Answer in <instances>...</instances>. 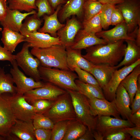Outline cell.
I'll use <instances>...</instances> for the list:
<instances>
[{
    "instance_id": "43",
    "label": "cell",
    "mask_w": 140,
    "mask_h": 140,
    "mask_svg": "<svg viewBox=\"0 0 140 140\" xmlns=\"http://www.w3.org/2000/svg\"><path fill=\"white\" fill-rule=\"evenodd\" d=\"M34 135L37 140H50L51 136V129L44 128L35 129Z\"/></svg>"
},
{
    "instance_id": "44",
    "label": "cell",
    "mask_w": 140,
    "mask_h": 140,
    "mask_svg": "<svg viewBox=\"0 0 140 140\" xmlns=\"http://www.w3.org/2000/svg\"><path fill=\"white\" fill-rule=\"evenodd\" d=\"M124 22V19L121 11L115 6L111 15L110 25L116 26Z\"/></svg>"
},
{
    "instance_id": "16",
    "label": "cell",
    "mask_w": 140,
    "mask_h": 140,
    "mask_svg": "<svg viewBox=\"0 0 140 140\" xmlns=\"http://www.w3.org/2000/svg\"><path fill=\"white\" fill-rule=\"evenodd\" d=\"M25 42L30 47L43 48L56 45L61 44L58 37H54L47 33L37 31L24 35Z\"/></svg>"
},
{
    "instance_id": "34",
    "label": "cell",
    "mask_w": 140,
    "mask_h": 140,
    "mask_svg": "<svg viewBox=\"0 0 140 140\" xmlns=\"http://www.w3.org/2000/svg\"><path fill=\"white\" fill-rule=\"evenodd\" d=\"M36 0H8V8L10 9L16 10L27 12L34 10H37L35 4Z\"/></svg>"
},
{
    "instance_id": "45",
    "label": "cell",
    "mask_w": 140,
    "mask_h": 140,
    "mask_svg": "<svg viewBox=\"0 0 140 140\" xmlns=\"http://www.w3.org/2000/svg\"><path fill=\"white\" fill-rule=\"evenodd\" d=\"M132 114L140 109V78L138 81V88L131 104Z\"/></svg>"
},
{
    "instance_id": "1",
    "label": "cell",
    "mask_w": 140,
    "mask_h": 140,
    "mask_svg": "<svg viewBox=\"0 0 140 140\" xmlns=\"http://www.w3.org/2000/svg\"><path fill=\"white\" fill-rule=\"evenodd\" d=\"M124 40L95 45L86 48L83 57L94 65L108 64L117 65L124 56L127 45Z\"/></svg>"
},
{
    "instance_id": "46",
    "label": "cell",
    "mask_w": 140,
    "mask_h": 140,
    "mask_svg": "<svg viewBox=\"0 0 140 140\" xmlns=\"http://www.w3.org/2000/svg\"><path fill=\"white\" fill-rule=\"evenodd\" d=\"M121 130L130 135L132 137V140L140 139V127L135 126L132 127H125Z\"/></svg>"
},
{
    "instance_id": "15",
    "label": "cell",
    "mask_w": 140,
    "mask_h": 140,
    "mask_svg": "<svg viewBox=\"0 0 140 140\" xmlns=\"http://www.w3.org/2000/svg\"><path fill=\"white\" fill-rule=\"evenodd\" d=\"M66 21L65 26L57 32V36L61 45L66 48L70 47L72 45L77 34L82 28V23L75 16H73Z\"/></svg>"
},
{
    "instance_id": "11",
    "label": "cell",
    "mask_w": 140,
    "mask_h": 140,
    "mask_svg": "<svg viewBox=\"0 0 140 140\" xmlns=\"http://www.w3.org/2000/svg\"><path fill=\"white\" fill-rule=\"evenodd\" d=\"M140 64V59L130 65L124 66L119 70L115 71L107 86L103 90L106 100L111 101L115 99L116 91L122 81L135 67Z\"/></svg>"
},
{
    "instance_id": "3",
    "label": "cell",
    "mask_w": 140,
    "mask_h": 140,
    "mask_svg": "<svg viewBox=\"0 0 140 140\" xmlns=\"http://www.w3.org/2000/svg\"><path fill=\"white\" fill-rule=\"evenodd\" d=\"M39 70L41 79L63 89L78 91L75 80L78 76L69 70L48 68L40 66Z\"/></svg>"
},
{
    "instance_id": "5",
    "label": "cell",
    "mask_w": 140,
    "mask_h": 140,
    "mask_svg": "<svg viewBox=\"0 0 140 140\" xmlns=\"http://www.w3.org/2000/svg\"><path fill=\"white\" fill-rule=\"evenodd\" d=\"M43 114L54 124L60 121L76 119L71 98L67 91L54 101L51 107Z\"/></svg>"
},
{
    "instance_id": "57",
    "label": "cell",
    "mask_w": 140,
    "mask_h": 140,
    "mask_svg": "<svg viewBox=\"0 0 140 140\" xmlns=\"http://www.w3.org/2000/svg\"><path fill=\"white\" fill-rule=\"evenodd\" d=\"M6 0L7 1V0Z\"/></svg>"
},
{
    "instance_id": "33",
    "label": "cell",
    "mask_w": 140,
    "mask_h": 140,
    "mask_svg": "<svg viewBox=\"0 0 140 140\" xmlns=\"http://www.w3.org/2000/svg\"><path fill=\"white\" fill-rule=\"evenodd\" d=\"M100 12L88 19L83 20L82 22V28L80 31L84 33L95 34L102 31V28L100 20Z\"/></svg>"
},
{
    "instance_id": "42",
    "label": "cell",
    "mask_w": 140,
    "mask_h": 140,
    "mask_svg": "<svg viewBox=\"0 0 140 140\" xmlns=\"http://www.w3.org/2000/svg\"><path fill=\"white\" fill-rule=\"evenodd\" d=\"M131 136L121 129L114 131L107 135L104 140H127L131 139Z\"/></svg>"
},
{
    "instance_id": "29",
    "label": "cell",
    "mask_w": 140,
    "mask_h": 140,
    "mask_svg": "<svg viewBox=\"0 0 140 140\" xmlns=\"http://www.w3.org/2000/svg\"><path fill=\"white\" fill-rule=\"evenodd\" d=\"M87 128L86 126L76 119L69 120L62 140H78Z\"/></svg>"
},
{
    "instance_id": "23",
    "label": "cell",
    "mask_w": 140,
    "mask_h": 140,
    "mask_svg": "<svg viewBox=\"0 0 140 140\" xmlns=\"http://www.w3.org/2000/svg\"><path fill=\"white\" fill-rule=\"evenodd\" d=\"M34 130L32 121H26L16 119L11 128V132L20 140H36Z\"/></svg>"
},
{
    "instance_id": "17",
    "label": "cell",
    "mask_w": 140,
    "mask_h": 140,
    "mask_svg": "<svg viewBox=\"0 0 140 140\" xmlns=\"http://www.w3.org/2000/svg\"><path fill=\"white\" fill-rule=\"evenodd\" d=\"M85 0H67L59 11L58 17L63 23L71 16H76L82 22L83 18V7Z\"/></svg>"
},
{
    "instance_id": "48",
    "label": "cell",
    "mask_w": 140,
    "mask_h": 140,
    "mask_svg": "<svg viewBox=\"0 0 140 140\" xmlns=\"http://www.w3.org/2000/svg\"><path fill=\"white\" fill-rule=\"evenodd\" d=\"M6 0H0V22L5 17L7 13V6Z\"/></svg>"
},
{
    "instance_id": "37",
    "label": "cell",
    "mask_w": 140,
    "mask_h": 140,
    "mask_svg": "<svg viewBox=\"0 0 140 140\" xmlns=\"http://www.w3.org/2000/svg\"><path fill=\"white\" fill-rule=\"evenodd\" d=\"M115 6L109 4H104L100 12V18L102 29L106 30L110 25L111 15Z\"/></svg>"
},
{
    "instance_id": "2",
    "label": "cell",
    "mask_w": 140,
    "mask_h": 140,
    "mask_svg": "<svg viewBox=\"0 0 140 140\" xmlns=\"http://www.w3.org/2000/svg\"><path fill=\"white\" fill-rule=\"evenodd\" d=\"M30 52L38 59L42 66L69 70L67 64L66 48L61 44L43 48H32Z\"/></svg>"
},
{
    "instance_id": "25",
    "label": "cell",
    "mask_w": 140,
    "mask_h": 140,
    "mask_svg": "<svg viewBox=\"0 0 140 140\" xmlns=\"http://www.w3.org/2000/svg\"><path fill=\"white\" fill-rule=\"evenodd\" d=\"M62 5L59 6L52 14L48 15H45L43 16L44 21L43 26L40 28L38 31L47 33L54 37H58V31L65 26V24L61 23L59 21L58 14Z\"/></svg>"
},
{
    "instance_id": "30",
    "label": "cell",
    "mask_w": 140,
    "mask_h": 140,
    "mask_svg": "<svg viewBox=\"0 0 140 140\" xmlns=\"http://www.w3.org/2000/svg\"><path fill=\"white\" fill-rule=\"evenodd\" d=\"M75 82L78 91L85 96L90 95L100 99H105L103 90L100 86L82 82L76 79Z\"/></svg>"
},
{
    "instance_id": "38",
    "label": "cell",
    "mask_w": 140,
    "mask_h": 140,
    "mask_svg": "<svg viewBox=\"0 0 140 140\" xmlns=\"http://www.w3.org/2000/svg\"><path fill=\"white\" fill-rule=\"evenodd\" d=\"M69 120L58 122L51 129V140H61L65 134Z\"/></svg>"
},
{
    "instance_id": "55",
    "label": "cell",
    "mask_w": 140,
    "mask_h": 140,
    "mask_svg": "<svg viewBox=\"0 0 140 140\" xmlns=\"http://www.w3.org/2000/svg\"><path fill=\"white\" fill-rule=\"evenodd\" d=\"M5 139L1 136H0V140H5Z\"/></svg>"
},
{
    "instance_id": "54",
    "label": "cell",
    "mask_w": 140,
    "mask_h": 140,
    "mask_svg": "<svg viewBox=\"0 0 140 140\" xmlns=\"http://www.w3.org/2000/svg\"><path fill=\"white\" fill-rule=\"evenodd\" d=\"M93 137L94 139L96 140H104V137L99 131L95 129L92 131Z\"/></svg>"
},
{
    "instance_id": "49",
    "label": "cell",
    "mask_w": 140,
    "mask_h": 140,
    "mask_svg": "<svg viewBox=\"0 0 140 140\" xmlns=\"http://www.w3.org/2000/svg\"><path fill=\"white\" fill-rule=\"evenodd\" d=\"M130 121L135 126L140 127V109L131 114Z\"/></svg>"
},
{
    "instance_id": "39",
    "label": "cell",
    "mask_w": 140,
    "mask_h": 140,
    "mask_svg": "<svg viewBox=\"0 0 140 140\" xmlns=\"http://www.w3.org/2000/svg\"><path fill=\"white\" fill-rule=\"evenodd\" d=\"M54 101L38 99L31 101L29 103L33 106L36 113L44 114L51 107Z\"/></svg>"
},
{
    "instance_id": "26",
    "label": "cell",
    "mask_w": 140,
    "mask_h": 140,
    "mask_svg": "<svg viewBox=\"0 0 140 140\" xmlns=\"http://www.w3.org/2000/svg\"><path fill=\"white\" fill-rule=\"evenodd\" d=\"M1 40L4 48L12 53L15 51L17 46L25 41L24 36L20 32L3 27Z\"/></svg>"
},
{
    "instance_id": "50",
    "label": "cell",
    "mask_w": 140,
    "mask_h": 140,
    "mask_svg": "<svg viewBox=\"0 0 140 140\" xmlns=\"http://www.w3.org/2000/svg\"><path fill=\"white\" fill-rule=\"evenodd\" d=\"M94 140L92 131L88 128L84 134L78 139V140Z\"/></svg>"
},
{
    "instance_id": "35",
    "label": "cell",
    "mask_w": 140,
    "mask_h": 140,
    "mask_svg": "<svg viewBox=\"0 0 140 140\" xmlns=\"http://www.w3.org/2000/svg\"><path fill=\"white\" fill-rule=\"evenodd\" d=\"M103 5V4L97 1H85L83 7V21L88 19L99 13Z\"/></svg>"
},
{
    "instance_id": "47",
    "label": "cell",
    "mask_w": 140,
    "mask_h": 140,
    "mask_svg": "<svg viewBox=\"0 0 140 140\" xmlns=\"http://www.w3.org/2000/svg\"><path fill=\"white\" fill-rule=\"evenodd\" d=\"M15 60V55L7 50L0 44V61H8L11 63Z\"/></svg>"
},
{
    "instance_id": "28",
    "label": "cell",
    "mask_w": 140,
    "mask_h": 140,
    "mask_svg": "<svg viewBox=\"0 0 140 140\" xmlns=\"http://www.w3.org/2000/svg\"><path fill=\"white\" fill-rule=\"evenodd\" d=\"M140 75V64L135 67L120 83L129 95L130 105L137 89L138 81Z\"/></svg>"
},
{
    "instance_id": "22",
    "label": "cell",
    "mask_w": 140,
    "mask_h": 140,
    "mask_svg": "<svg viewBox=\"0 0 140 140\" xmlns=\"http://www.w3.org/2000/svg\"><path fill=\"white\" fill-rule=\"evenodd\" d=\"M116 66L108 64H93L89 73L95 78L100 87L103 90L110 80L115 71Z\"/></svg>"
},
{
    "instance_id": "31",
    "label": "cell",
    "mask_w": 140,
    "mask_h": 140,
    "mask_svg": "<svg viewBox=\"0 0 140 140\" xmlns=\"http://www.w3.org/2000/svg\"><path fill=\"white\" fill-rule=\"evenodd\" d=\"M36 13L27 16L22 23L20 32L23 35L37 31L40 28L43 20L38 18Z\"/></svg>"
},
{
    "instance_id": "27",
    "label": "cell",
    "mask_w": 140,
    "mask_h": 140,
    "mask_svg": "<svg viewBox=\"0 0 140 140\" xmlns=\"http://www.w3.org/2000/svg\"><path fill=\"white\" fill-rule=\"evenodd\" d=\"M126 48L123 60L117 65V69L122 66H128L140 59V47L136 44L135 40H126Z\"/></svg>"
},
{
    "instance_id": "36",
    "label": "cell",
    "mask_w": 140,
    "mask_h": 140,
    "mask_svg": "<svg viewBox=\"0 0 140 140\" xmlns=\"http://www.w3.org/2000/svg\"><path fill=\"white\" fill-rule=\"evenodd\" d=\"M35 129L44 128L52 129L54 124L49 118L43 114L36 113L32 120Z\"/></svg>"
},
{
    "instance_id": "53",
    "label": "cell",
    "mask_w": 140,
    "mask_h": 140,
    "mask_svg": "<svg viewBox=\"0 0 140 140\" xmlns=\"http://www.w3.org/2000/svg\"><path fill=\"white\" fill-rule=\"evenodd\" d=\"M134 36L137 45L140 47V26H138L135 31Z\"/></svg>"
},
{
    "instance_id": "40",
    "label": "cell",
    "mask_w": 140,
    "mask_h": 140,
    "mask_svg": "<svg viewBox=\"0 0 140 140\" xmlns=\"http://www.w3.org/2000/svg\"><path fill=\"white\" fill-rule=\"evenodd\" d=\"M35 4L38 10L36 15L39 18L45 15H50L55 11L52 7L48 0H36Z\"/></svg>"
},
{
    "instance_id": "24",
    "label": "cell",
    "mask_w": 140,
    "mask_h": 140,
    "mask_svg": "<svg viewBox=\"0 0 140 140\" xmlns=\"http://www.w3.org/2000/svg\"><path fill=\"white\" fill-rule=\"evenodd\" d=\"M107 43L105 40L97 37L95 34L84 33L80 30L70 47L74 49L82 50L97 45Z\"/></svg>"
},
{
    "instance_id": "9",
    "label": "cell",
    "mask_w": 140,
    "mask_h": 140,
    "mask_svg": "<svg viewBox=\"0 0 140 140\" xmlns=\"http://www.w3.org/2000/svg\"><path fill=\"white\" fill-rule=\"evenodd\" d=\"M12 67L10 69L14 83L16 85L17 93L24 95L28 91L43 86L44 83L37 81L32 78L27 76L20 70L15 60L11 63Z\"/></svg>"
},
{
    "instance_id": "12",
    "label": "cell",
    "mask_w": 140,
    "mask_h": 140,
    "mask_svg": "<svg viewBox=\"0 0 140 140\" xmlns=\"http://www.w3.org/2000/svg\"><path fill=\"white\" fill-rule=\"evenodd\" d=\"M66 92L61 88L47 82L44 83L41 87L27 91L24 95L28 102L31 101L38 99L54 101Z\"/></svg>"
},
{
    "instance_id": "21",
    "label": "cell",
    "mask_w": 140,
    "mask_h": 140,
    "mask_svg": "<svg viewBox=\"0 0 140 140\" xmlns=\"http://www.w3.org/2000/svg\"><path fill=\"white\" fill-rule=\"evenodd\" d=\"M66 50L67 64L70 70L74 72V69L78 67L89 73L93 64L83 57L81 50L74 49L70 47L66 48Z\"/></svg>"
},
{
    "instance_id": "52",
    "label": "cell",
    "mask_w": 140,
    "mask_h": 140,
    "mask_svg": "<svg viewBox=\"0 0 140 140\" xmlns=\"http://www.w3.org/2000/svg\"><path fill=\"white\" fill-rule=\"evenodd\" d=\"M53 9L55 10L60 5L64 4L67 0H48Z\"/></svg>"
},
{
    "instance_id": "4",
    "label": "cell",
    "mask_w": 140,
    "mask_h": 140,
    "mask_svg": "<svg viewBox=\"0 0 140 140\" xmlns=\"http://www.w3.org/2000/svg\"><path fill=\"white\" fill-rule=\"evenodd\" d=\"M71 98L76 115V119L92 131L95 130L96 118L92 115L87 98L78 91L66 90Z\"/></svg>"
},
{
    "instance_id": "13",
    "label": "cell",
    "mask_w": 140,
    "mask_h": 140,
    "mask_svg": "<svg viewBox=\"0 0 140 140\" xmlns=\"http://www.w3.org/2000/svg\"><path fill=\"white\" fill-rule=\"evenodd\" d=\"M96 118L95 129L100 132L104 137L114 131L135 126L129 120L112 117L110 116H97Z\"/></svg>"
},
{
    "instance_id": "19",
    "label": "cell",
    "mask_w": 140,
    "mask_h": 140,
    "mask_svg": "<svg viewBox=\"0 0 140 140\" xmlns=\"http://www.w3.org/2000/svg\"><path fill=\"white\" fill-rule=\"evenodd\" d=\"M113 101L117 110L123 119L130 121L132 114L130 107V97L127 91L121 84L116 89L115 98Z\"/></svg>"
},
{
    "instance_id": "18",
    "label": "cell",
    "mask_w": 140,
    "mask_h": 140,
    "mask_svg": "<svg viewBox=\"0 0 140 140\" xmlns=\"http://www.w3.org/2000/svg\"><path fill=\"white\" fill-rule=\"evenodd\" d=\"M95 35L97 37L105 40L107 43H113L121 40H135L128 35L125 22L116 25L111 29L102 30L96 33Z\"/></svg>"
},
{
    "instance_id": "20",
    "label": "cell",
    "mask_w": 140,
    "mask_h": 140,
    "mask_svg": "<svg viewBox=\"0 0 140 140\" xmlns=\"http://www.w3.org/2000/svg\"><path fill=\"white\" fill-rule=\"evenodd\" d=\"M7 8L6 15L4 20L0 22V24L3 27L19 32H20L23 20L28 16L37 13L34 10L30 12L22 13L17 10L10 9Z\"/></svg>"
},
{
    "instance_id": "6",
    "label": "cell",
    "mask_w": 140,
    "mask_h": 140,
    "mask_svg": "<svg viewBox=\"0 0 140 140\" xmlns=\"http://www.w3.org/2000/svg\"><path fill=\"white\" fill-rule=\"evenodd\" d=\"M29 47L28 43H25L20 51L15 55V60L18 66L26 74L36 81H40L41 79L38 69L40 61L33 57L29 50Z\"/></svg>"
},
{
    "instance_id": "32",
    "label": "cell",
    "mask_w": 140,
    "mask_h": 140,
    "mask_svg": "<svg viewBox=\"0 0 140 140\" xmlns=\"http://www.w3.org/2000/svg\"><path fill=\"white\" fill-rule=\"evenodd\" d=\"M10 74H6L4 68L0 67V94L4 93L11 94L17 93V88Z\"/></svg>"
},
{
    "instance_id": "8",
    "label": "cell",
    "mask_w": 140,
    "mask_h": 140,
    "mask_svg": "<svg viewBox=\"0 0 140 140\" xmlns=\"http://www.w3.org/2000/svg\"><path fill=\"white\" fill-rule=\"evenodd\" d=\"M7 93H5L6 98L16 119L32 121L36 113L33 107L26 101L24 95L16 93L9 95Z\"/></svg>"
},
{
    "instance_id": "41",
    "label": "cell",
    "mask_w": 140,
    "mask_h": 140,
    "mask_svg": "<svg viewBox=\"0 0 140 140\" xmlns=\"http://www.w3.org/2000/svg\"><path fill=\"white\" fill-rule=\"evenodd\" d=\"M74 71L76 72L79 79L82 82L100 86L94 77L88 72L78 67L75 68L74 69Z\"/></svg>"
},
{
    "instance_id": "56",
    "label": "cell",
    "mask_w": 140,
    "mask_h": 140,
    "mask_svg": "<svg viewBox=\"0 0 140 140\" xmlns=\"http://www.w3.org/2000/svg\"><path fill=\"white\" fill-rule=\"evenodd\" d=\"M2 30V29L0 27V32Z\"/></svg>"
},
{
    "instance_id": "10",
    "label": "cell",
    "mask_w": 140,
    "mask_h": 140,
    "mask_svg": "<svg viewBox=\"0 0 140 140\" xmlns=\"http://www.w3.org/2000/svg\"><path fill=\"white\" fill-rule=\"evenodd\" d=\"M16 118L12 112L5 93L0 94V136L5 139H12L11 129Z\"/></svg>"
},
{
    "instance_id": "14",
    "label": "cell",
    "mask_w": 140,
    "mask_h": 140,
    "mask_svg": "<svg viewBox=\"0 0 140 140\" xmlns=\"http://www.w3.org/2000/svg\"><path fill=\"white\" fill-rule=\"evenodd\" d=\"M85 96L88 99L92 114L94 116H113L121 118L113 100L109 101L106 99H99L90 95Z\"/></svg>"
},
{
    "instance_id": "51",
    "label": "cell",
    "mask_w": 140,
    "mask_h": 140,
    "mask_svg": "<svg viewBox=\"0 0 140 140\" xmlns=\"http://www.w3.org/2000/svg\"><path fill=\"white\" fill-rule=\"evenodd\" d=\"M125 0H85V1H97L103 4H109L114 5H116L120 4Z\"/></svg>"
},
{
    "instance_id": "7",
    "label": "cell",
    "mask_w": 140,
    "mask_h": 140,
    "mask_svg": "<svg viewBox=\"0 0 140 140\" xmlns=\"http://www.w3.org/2000/svg\"><path fill=\"white\" fill-rule=\"evenodd\" d=\"M115 6L121 11L127 28L128 34L132 37L134 32L140 26V0H125Z\"/></svg>"
}]
</instances>
